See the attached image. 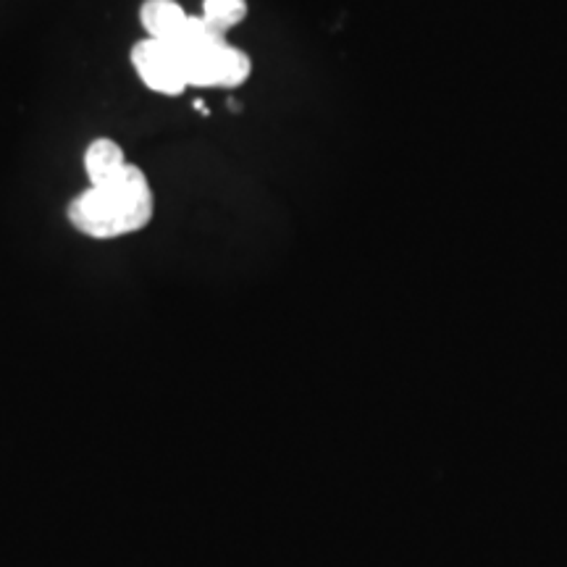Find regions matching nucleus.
Segmentation results:
<instances>
[{"label": "nucleus", "mask_w": 567, "mask_h": 567, "mask_svg": "<svg viewBox=\"0 0 567 567\" xmlns=\"http://www.w3.org/2000/svg\"><path fill=\"white\" fill-rule=\"evenodd\" d=\"M168 45L179 53L189 87H239L252 71L250 59L203 17H189L179 38Z\"/></svg>", "instance_id": "f03ea898"}, {"label": "nucleus", "mask_w": 567, "mask_h": 567, "mask_svg": "<svg viewBox=\"0 0 567 567\" xmlns=\"http://www.w3.org/2000/svg\"><path fill=\"white\" fill-rule=\"evenodd\" d=\"M132 66L137 69L145 87L161 95H182L189 87L184 76V63L174 45L161 40H142L132 48Z\"/></svg>", "instance_id": "7ed1b4c3"}, {"label": "nucleus", "mask_w": 567, "mask_h": 567, "mask_svg": "<svg viewBox=\"0 0 567 567\" xmlns=\"http://www.w3.org/2000/svg\"><path fill=\"white\" fill-rule=\"evenodd\" d=\"M153 218V193L147 176L130 166L111 182L95 184L71 200L69 221L95 239H113L140 231Z\"/></svg>", "instance_id": "f257e3e1"}, {"label": "nucleus", "mask_w": 567, "mask_h": 567, "mask_svg": "<svg viewBox=\"0 0 567 567\" xmlns=\"http://www.w3.org/2000/svg\"><path fill=\"white\" fill-rule=\"evenodd\" d=\"M84 168H87L92 187L111 182L113 176H118L126 168L124 151L113 140H95L84 153Z\"/></svg>", "instance_id": "39448f33"}, {"label": "nucleus", "mask_w": 567, "mask_h": 567, "mask_svg": "<svg viewBox=\"0 0 567 567\" xmlns=\"http://www.w3.org/2000/svg\"><path fill=\"white\" fill-rule=\"evenodd\" d=\"M189 13L174 0H145L140 9V21L145 27L147 38L161 42H174L179 38Z\"/></svg>", "instance_id": "20e7f679"}, {"label": "nucleus", "mask_w": 567, "mask_h": 567, "mask_svg": "<svg viewBox=\"0 0 567 567\" xmlns=\"http://www.w3.org/2000/svg\"><path fill=\"white\" fill-rule=\"evenodd\" d=\"M200 17L208 21L213 30L226 34L247 17V3L245 0H203Z\"/></svg>", "instance_id": "423d86ee"}]
</instances>
